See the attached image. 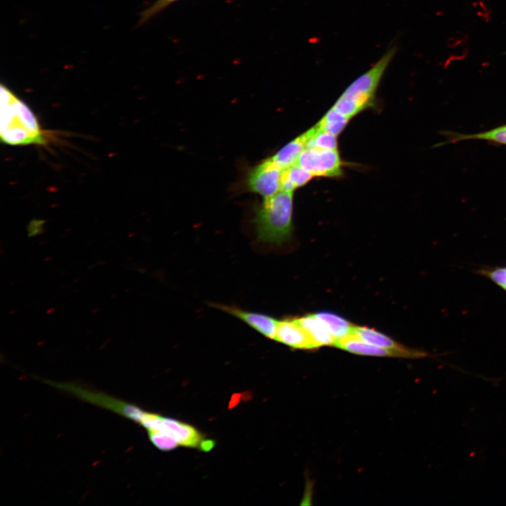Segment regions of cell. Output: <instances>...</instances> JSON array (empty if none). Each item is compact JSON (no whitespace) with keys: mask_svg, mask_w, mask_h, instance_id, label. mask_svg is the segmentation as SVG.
Segmentation results:
<instances>
[{"mask_svg":"<svg viewBox=\"0 0 506 506\" xmlns=\"http://www.w3.org/2000/svg\"><path fill=\"white\" fill-rule=\"evenodd\" d=\"M1 140L11 145H42L46 138L30 108L1 84Z\"/></svg>","mask_w":506,"mask_h":506,"instance_id":"1","label":"cell"},{"mask_svg":"<svg viewBox=\"0 0 506 506\" xmlns=\"http://www.w3.org/2000/svg\"><path fill=\"white\" fill-rule=\"evenodd\" d=\"M293 192L280 190L264 198L255 208L253 223L257 240L262 243L282 245L292 235Z\"/></svg>","mask_w":506,"mask_h":506,"instance_id":"2","label":"cell"},{"mask_svg":"<svg viewBox=\"0 0 506 506\" xmlns=\"http://www.w3.org/2000/svg\"><path fill=\"white\" fill-rule=\"evenodd\" d=\"M396 51L395 47L389 48L371 67L347 86L332 107L350 119L372 107L380 80Z\"/></svg>","mask_w":506,"mask_h":506,"instance_id":"3","label":"cell"},{"mask_svg":"<svg viewBox=\"0 0 506 506\" xmlns=\"http://www.w3.org/2000/svg\"><path fill=\"white\" fill-rule=\"evenodd\" d=\"M313 176L338 177L343 162L337 149L306 148L297 162Z\"/></svg>","mask_w":506,"mask_h":506,"instance_id":"4","label":"cell"},{"mask_svg":"<svg viewBox=\"0 0 506 506\" xmlns=\"http://www.w3.org/2000/svg\"><path fill=\"white\" fill-rule=\"evenodd\" d=\"M283 170L271 157H268L250 169L247 186L249 190L264 198L271 197L281 190Z\"/></svg>","mask_w":506,"mask_h":506,"instance_id":"5","label":"cell"},{"mask_svg":"<svg viewBox=\"0 0 506 506\" xmlns=\"http://www.w3.org/2000/svg\"><path fill=\"white\" fill-rule=\"evenodd\" d=\"M334 346L358 355L419 358L428 356L423 351L407 348L403 350L387 349L367 343L354 335L336 339Z\"/></svg>","mask_w":506,"mask_h":506,"instance_id":"6","label":"cell"},{"mask_svg":"<svg viewBox=\"0 0 506 506\" xmlns=\"http://www.w3.org/2000/svg\"><path fill=\"white\" fill-rule=\"evenodd\" d=\"M161 433L171 436L179 445L186 447L209 450L214 446L213 441L204 439L195 427L175 419L164 417Z\"/></svg>","mask_w":506,"mask_h":506,"instance_id":"7","label":"cell"},{"mask_svg":"<svg viewBox=\"0 0 506 506\" xmlns=\"http://www.w3.org/2000/svg\"><path fill=\"white\" fill-rule=\"evenodd\" d=\"M214 306L242 320L263 336L275 340L279 320L273 317L261 313L242 310L237 306L219 304Z\"/></svg>","mask_w":506,"mask_h":506,"instance_id":"8","label":"cell"},{"mask_svg":"<svg viewBox=\"0 0 506 506\" xmlns=\"http://www.w3.org/2000/svg\"><path fill=\"white\" fill-rule=\"evenodd\" d=\"M275 340L294 349L318 348L296 319L279 320Z\"/></svg>","mask_w":506,"mask_h":506,"instance_id":"9","label":"cell"},{"mask_svg":"<svg viewBox=\"0 0 506 506\" xmlns=\"http://www.w3.org/2000/svg\"><path fill=\"white\" fill-rule=\"evenodd\" d=\"M296 320L306 331L317 347L334 345L335 338L325 324L314 314L296 318Z\"/></svg>","mask_w":506,"mask_h":506,"instance_id":"10","label":"cell"},{"mask_svg":"<svg viewBox=\"0 0 506 506\" xmlns=\"http://www.w3.org/2000/svg\"><path fill=\"white\" fill-rule=\"evenodd\" d=\"M306 131L281 148L272 157V160L283 169L297 164L298 159L306 148Z\"/></svg>","mask_w":506,"mask_h":506,"instance_id":"11","label":"cell"},{"mask_svg":"<svg viewBox=\"0 0 506 506\" xmlns=\"http://www.w3.org/2000/svg\"><path fill=\"white\" fill-rule=\"evenodd\" d=\"M363 341L383 348L403 350L408 347L396 342L389 337L367 327L354 326L353 334Z\"/></svg>","mask_w":506,"mask_h":506,"instance_id":"12","label":"cell"},{"mask_svg":"<svg viewBox=\"0 0 506 506\" xmlns=\"http://www.w3.org/2000/svg\"><path fill=\"white\" fill-rule=\"evenodd\" d=\"M314 315L327 326L335 339L353 334L354 326L344 318L330 312H318Z\"/></svg>","mask_w":506,"mask_h":506,"instance_id":"13","label":"cell"},{"mask_svg":"<svg viewBox=\"0 0 506 506\" xmlns=\"http://www.w3.org/2000/svg\"><path fill=\"white\" fill-rule=\"evenodd\" d=\"M313 176L307 170L295 164L283 171L281 190L293 192L306 185Z\"/></svg>","mask_w":506,"mask_h":506,"instance_id":"14","label":"cell"},{"mask_svg":"<svg viewBox=\"0 0 506 506\" xmlns=\"http://www.w3.org/2000/svg\"><path fill=\"white\" fill-rule=\"evenodd\" d=\"M350 118L332 107L316 124L319 129L338 136L346 127Z\"/></svg>","mask_w":506,"mask_h":506,"instance_id":"15","label":"cell"},{"mask_svg":"<svg viewBox=\"0 0 506 506\" xmlns=\"http://www.w3.org/2000/svg\"><path fill=\"white\" fill-rule=\"evenodd\" d=\"M306 148L337 149V136L319 129L316 125L306 131Z\"/></svg>","mask_w":506,"mask_h":506,"instance_id":"16","label":"cell"},{"mask_svg":"<svg viewBox=\"0 0 506 506\" xmlns=\"http://www.w3.org/2000/svg\"><path fill=\"white\" fill-rule=\"evenodd\" d=\"M476 273L488 278L506 292V266L483 267Z\"/></svg>","mask_w":506,"mask_h":506,"instance_id":"17","label":"cell"},{"mask_svg":"<svg viewBox=\"0 0 506 506\" xmlns=\"http://www.w3.org/2000/svg\"><path fill=\"white\" fill-rule=\"evenodd\" d=\"M467 138H479L493 141L500 143L506 144V126L494 129L491 131L473 135L459 136L456 140Z\"/></svg>","mask_w":506,"mask_h":506,"instance_id":"18","label":"cell"},{"mask_svg":"<svg viewBox=\"0 0 506 506\" xmlns=\"http://www.w3.org/2000/svg\"><path fill=\"white\" fill-rule=\"evenodd\" d=\"M148 436L151 443L161 450H171L179 445L174 438L166 434L155 432Z\"/></svg>","mask_w":506,"mask_h":506,"instance_id":"19","label":"cell"},{"mask_svg":"<svg viewBox=\"0 0 506 506\" xmlns=\"http://www.w3.org/2000/svg\"><path fill=\"white\" fill-rule=\"evenodd\" d=\"M240 398V394H234L232 396L231 400L230 401L229 408H231L233 406H235L238 403Z\"/></svg>","mask_w":506,"mask_h":506,"instance_id":"20","label":"cell"}]
</instances>
